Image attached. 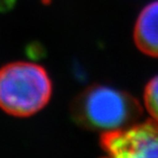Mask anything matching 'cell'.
Returning a JSON list of instances; mask_svg holds the SVG:
<instances>
[{
  "label": "cell",
  "mask_w": 158,
  "mask_h": 158,
  "mask_svg": "<svg viewBox=\"0 0 158 158\" xmlns=\"http://www.w3.org/2000/svg\"><path fill=\"white\" fill-rule=\"evenodd\" d=\"M142 107L124 91L92 85L81 92L70 105V114L79 126L103 133L127 129L137 123Z\"/></svg>",
  "instance_id": "1"
},
{
  "label": "cell",
  "mask_w": 158,
  "mask_h": 158,
  "mask_svg": "<svg viewBox=\"0 0 158 158\" xmlns=\"http://www.w3.org/2000/svg\"><path fill=\"white\" fill-rule=\"evenodd\" d=\"M51 79L43 66L16 61L0 69V109L15 117H28L47 105Z\"/></svg>",
  "instance_id": "2"
},
{
  "label": "cell",
  "mask_w": 158,
  "mask_h": 158,
  "mask_svg": "<svg viewBox=\"0 0 158 158\" xmlns=\"http://www.w3.org/2000/svg\"><path fill=\"white\" fill-rule=\"evenodd\" d=\"M102 158H158V123L147 120L127 129L103 133Z\"/></svg>",
  "instance_id": "3"
},
{
  "label": "cell",
  "mask_w": 158,
  "mask_h": 158,
  "mask_svg": "<svg viewBox=\"0 0 158 158\" xmlns=\"http://www.w3.org/2000/svg\"><path fill=\"white\" fill-rule=\"evenodd\" d=\"M134 40L144 54L158 57V0L142 9L137 19Z\"/></svg>",
  "instance_id": "4"
},
{
  "label": "cell",
  "mask_w": 158,
  "mask_h": 158,
  "mask_svg": "<svg viewBox=\"0 0 158 158\" xmlns=\"http://www.w3.org/2000/svg\"><path fill=\"white\" fill-rule=\"evenodd\" d=\"M144 101L148 112L158 123V76L149 81L144 91Z\"/></svg>",
  "instance_id": "5"
}]
</instances>
